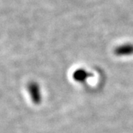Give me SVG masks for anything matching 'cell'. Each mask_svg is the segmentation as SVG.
Returning a JSON list of instances; mask_svg holds the SVG:
<instances>
[{"instance_id":"obj_1","label":"cell","mask_w":133,"mask_h":133,"mask_svg":"<svg viewBox=\"0 0 133 133\" xmlns=\"http://www.w3.org/2000/svg\"><path fill=\"white\" fill-rule=\"evenodd\" d=\"M28 92L30 98L35 104H39L42 101V92L38 84L32 81L28 84Z\"/></svg>"},{"instance_id":"obj_3","label":"cell","mask_w":133,"mask_h":133,"mask_svg":"<svg viewBox=\"0 0 133 133\" xmlns=\"http://www.w3.org/2000/svg\"><path fill=\"white\" fill-rule=\"evenodd\" d=\"M92 76V73L87 71L84 68H78L76 70L72 73V78L73 80L78 83H85L87 80Z\"/></svg>"},{"instance_id":"obj_2","label":"cell","mask_w":133,"mask_h":133,"mask_svg":"<svg viewBox=\"0 0 133 133\" xmlns=\"http://www.w3.org/2000/svg\"><path fill=\"white\" fill-rule=\"evenodd\" d=\"M114 54L118 57L129 56L133 55V44L132 43H124L114 49Z\"/></svg>"}]
</instances>
